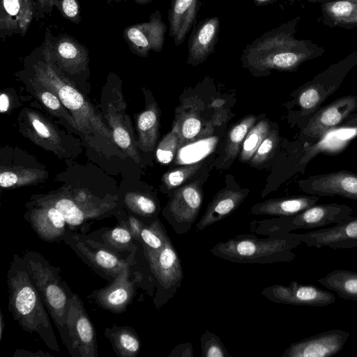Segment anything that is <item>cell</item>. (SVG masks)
Instances as JSON below:
<instances>
[{
  "mask_svg": "<svg viewBox=\"0 0 357 357\" xmlns=\"http://www.w3.org/2000/svg\"><path fill=\"white\" fill-rule=\"evenodd\" d=\"M300 20L296 16L247 45L241 58L243 66L258 74L272 70L294 72L302 63L321 56L324 47L311 40L294 38Z\"/></svg>",
  "mask_w": 357,
  "mask_h": 357,
  "instance_id": "1",
  "label": "cell"
},
{
  "mask_svg": "<svg viewBox=\"0 0 357 357\" xmlns=\"http://www.w3.org/2000/svg\"><path fill=\"white\" fill-rule=\"evenodd\" d=\"M8 310L22 330L36 333L46 346L60 351L49 312L38 291L32 283L26 263L14 255L7 274Z\"/></svg>",
  "mask_w": 357,
  "mask_h": 357,
  "instance_id": "2",
  "label": "cell"
},
{
  "mask_svg": "<svg viewBox=\"0 0 357 357\" xmlns=\"http://www.w3.org/2000/svg\"><path fill=\"white\" fill-rule=\"evenodd\" d=\"M22 257L26 263L31 280L67 348L69 344L67 318L74 292L61 277L59 269L52 266L40 253L26 250Z\"/></svg>",
  "mask_w": 357,
  "mask_h": 357,
  "instance_id": "3",
  "label": "cell"
},
{
  "mask_svg": "<svg viewBox=\"0 0 357 357\" xmlns=\"http://www.w3.org/2000/svg\"><path fill=\"white\" fill-rule=\"evenodd\" d=\"M301 242L290 233H276L267 239L252 235H239L221 242L211 250L215 256L241 264L290 262L296 255L291 251Z\"/></svg>",
  "mask_w": 357,
  "mask_h": 357,
  "instance_id": "4",
  "label": "cell"
},
{
  "mask_svg": "<svg viewBox=\"0 0 357 357\" xmlns=\"http://www.w3.org/2000/svg\"><path fill=\"white\" fill-rule=\"evenodd\" d=\"M356 65L357 51H354L329 66L294 92L295 104L298 109V114L303 121V127L325 100L339 89Z\"/></svg>",
  "mask_w": 357,
  "mask_h": 357,
  "instance_id": "5",
  "label": "cell"
},
{
  "mask_svg": "<svg viewBox=\"0 0 357 357\" xmlns=\"http://www.w3.org/2000/svg\"><path fill=\"white\" fill-rule=\"evenodd\" d=\"M63 241L91 268L102 277L114 279L127 265H132L135 254L124 258L101 242L92 238L70 231Z\"/></svg>",
  "mask_w": 357,
  "mask_h": 357,
  "instance_id": "6",
  "label": "cell"
},
{
  "mask_svg": "<svg viewBox=\"0 0 357 357\" xmlns=\"http://www.w3.org/2000/svg\"><path fill=\"white\" fill-rule=\"evenodd\" d=\"M68 353L73 357H98L96 333L82 301L73 293L67 318Z\"/></svg>",
  "mask_w": 357,
  "mask_h": 357,
  "instance_id": "7",
  "label": "cell"
},
{
  "mask_svg": "<svg viewBox=\"0 0 357 357\" xmlns=\"http://www.w3.org/2000/svg\"><path fill=\"white\" fill-rule=\"evenodd\" d=\"M353 213V209L345 204H316L297 214L279 218L274 227L276 233L319 228L337 224L350 218Z\"/></svg>",
  "mask_w": 357,
  "mask_h": 357,
  "instance_id": "8",
  "label": "cell"
},
{
  "mask_svg": "<svg viewBox=\"0 0 357 357\" xmlns=\"http://www.w3.org/2000/svg\"><path fill=\"white\" fill-rule=\"evenodd\" d=\"M202 201V191L197 181L174 192L168 203L165 217L178 235L184 234L191 229Z\"/></svg>",
  "mask_w": 357,
  "mask_h": 357,
  "instance_id": "9",
  "label": "cell"
},
{
  "mask_svg": "<svg viewBox=\"0 0 357 357\" xmlns=\"http://www.w3.org/2000/svg\"><path fill=\"white\" fill-rule=\"evenodd\" d=\"M167 30V26L162 21L160 12L155 10L148 22L126 26L123 31V37L133 54L146 57L151 51H162Z\"/></svg>",
  "mask_w": 357,
  "mask_h": 357,
  "instance_id": "10",
  "label": "cell"
},
{
  "mask_svg": "<svg viewBox=\"0 0 357 357\" xmlns=\"http://www.w3.org/2000/svg\"><path fill=\"white\" fill-rule=\"evenodd\" d=\"M356 110V96L340 97L317 110L302 128L301 133L310 140L321 139Z\"/></svg>",
  "mask_w": 357,
  "mask_h": 357,
  "instance_id": "11",
  "label": "cell"
},
{
  "mask_svg": "<svg viewBox=\"0 0 357 357\" xmlns=\"http://www.w3.org/2000/svg\"><path fill=\"white\" fill-rule=\"evenodd\" d=\"M261 294L269 301L281 304L324 307L335 303V295L314 285H304L292 281L288 285L274 284L263 289Z\"/></svg>",
  "mask_w": 357,
  "mask_h": 357,
  "instance_id": "12",
  "label": "cell"
},
{
  "mask_svg": "<svg viewBox=\"0 0 357 357\" xmlns=\"http://www.w3.org/2000/svg\"><path fill=\"white\" fill-rule=\"evenodd\" d=\"M301 189L308 195L340 196L357 202V174L340 170L312 175L299 181Z\"/></svg>",
  "mask_w": 357,
  "mask_h": 357,
  "instance_id": "13",
  "label": "cell"
},
{
  "mask_svg": "<svg viewBox=\"0 0 357 357\" xmlns=\"http://www.w3.org/2000/svg\"><path fill=\"white\" fill-rule=\"evenodd\" d=\"M350 333L331 329L291 343L282 357H331L344 347Z\"/></svg>",
  "mask_w": 357,
  "mask_h": 357,
  "instance_id": "14",
  "label": "cell"
},
{
  "mask_svg": "<svg viewBox=\"0 0 357 357\" xmlns=\"http://www.w3.org/2000/svg\"><path fill=\"white\" fill-rule=\"evenodd\" d=\"M307 247L349 249L357 247V217L351 216L335 226L305 234H291Z\"/></svg>",
  "mask_w": 357,
  "mask_h": 357,
  "instance_id": "15",
  "label": "cell"
},
{
  "mask_svg": "<svg viewBox=\"0 0 357 357\" xmlns=\"http://www.w3.org/2000/svg\"><path fill=\"white\" fill-rule=\"evenodd\" d=\"M130 266H126L110 284L93 291L88 298L112 313L124 312L135 296L137 281L130 279Z\"/></svg>",
  "mask_w": 357,
  "mask_h": 357,
  "instance_id": "16",
  "label": "cell"
},
{
  "mask_svg": "<svg viewBox=\"0 0 357 357\" xmlns=\"http://www.w3.org/2000/svg\"><path fill=\"white\" fill-rule=\"evenodd\" d=\"M45 31L49 37L51 57L59 68L73 73L85 70L89 51L84 45L67 33L54 36L49 27Z\"/></svg>",
  "mask_w": 357,
  "mask_h": 357,
  "instance_id": "17",
  "label": "cell"
},
{
  "mask_svg": "<svg viewBox=\"0 0 357 357\" xmlns=\"http://www.w3.org/2000/svg\"><path fill=\"white\" fill-rule=\"evenodd\" d=\"M33 230L43 241L52 243L63 241L70 231L61 212L53 204L38 202L25 214Z\"/></svg>",
  "mask_w": 357,
  "mask_h": 357,
  "instance_id": "18",
  "label": "cell"
},
{
  "mask_svg": "<svg viewBox=\"0 0 357 357\" xmlns=\"http://www.w3.org/2000/svg\"><path fill=\"white\" fill-rule=\"evenodd\" d=\"M144 255L151 272L162 289H169L180 284L183 278L182 266L169 236L160 251L144 252Z\"/></svg>",
  "mask_w": 357,
  "mask_h": 357,
  "instance_id": "19",
  "label": "cell"
},
{
  "mask_svg": "<svg viewBox=\"0 0 357 357\" xmlns=\"http://www.w3.org/2000/svg\"><path fill=\"white\" fill-rule=\"evenodd\" d=\"M220 29V19L207 17L199 22L190 36L187 63L197 66L215 51Z\"/></svg>",
  "mask_w": 357,
  "mask_h": 357,
  "instance_id": "20",
  "label": "cell"
},
{
  "mask_svg": "<svg viewBox=\"0 0 357 357\" xmlns=\"http://www.w3.org/2000/svg\"><path fill=\"white\" fill-rule=\"evenodd\" d=\"M200 6V0H171L168 12L169 36L174 45H181L192 28Z\"/></svg>",
  "mask_w": 357,
  "mask_h": 357,
  "instance_id": "21",
  "label": "cell"
},
{
  "mask_svg": "<svg viewBox=\"0 0 357 357\" xmlns=\"http://www.w3.org/2000/svg\"><path fill=\"white\" fill-rule=\"evenodd\" d=\"M248 195L244 190L224 189L214 197L205 213L196 225V231H202L233 213Z\"/></svg>",
  "mask_w": 357,
  "mask_h": 357,
  "instance_id": "22",
  "label": "cell"
},
{
  "mask_svg": "<svg viewBox=\"0 0 357 357\" xmlns=\"http://www.w3.org/2000/svg\"><path fill=\"white\" fill-rule=\"evenodd\" d=\"M319 196L309 195L268 199L256 204L252 213L280 217L290 216L317 204Z\"/></svg>",
  "mask_w": 357,
  "mask_h": 357,
  "instance_id": "23",
  "label": "cell"
},
{
  "mask_svg": "<svg viewBox=\"0 0 357 357\" xmlns=\"http://www.w3.org/2000/svg\"><path fill=\"white\" fill-rule=\"evenodd\" d=\"M321 22L329 28L354 29L357 27V3L349 0H324Z\"/></svg>",
  "mask_w": 357,
  "mask_h": 357,
  "instance_id": "24",
  "label": "cell"
},
{
  "mask_svg": "<svg viewBox=\"0 0 357 357\" xmlns=\"http://www.w3.org/2000/svg\"><path fill=\"white\" fill-rule=\"evenodd\" d=\"M105 335L112 344L113 350L119 357H136L141 349L140 339L136 331L130 326L115 324L106 328Z\"/></svg>",
  "mask_w": 357,
  "mask_h": 357,
  "instance_id": "25",
  "label": "cell"
},
{
  "mask_svg": "<svg viewBox=\"0 0 357 357\" xmlns=\"http://www.w3.org/2000/svg\"><path fill=\"white\" fill-rule=\"evenodd\" d=\"M317 282L344 300L357 301V272L336 269Z\"/></svg>",
  "mask_w": 357,
  "mask_h": 357,
  "instance_id": "26",
  "label": "cell"
},
{
  "mask_svg": "<svg viewBox=\"0 0 357 357\" xmlns=\"http://www.w3.org/2000/svg\"><path fill=\"white\" fill-rule=\"evenodd\" d=\"M202 121L197 109L191 105H183L178 110L173 127L176 128L179 136L178 148L188 144L197 137L201 136Z\"/></svg>",
  "mask_w": 357,
  "mask_h": 357,
  "instance_id": "27",
  "label": "cell"
},
{
  "mask_svg": "<svg viewBox=\"0 0 357 357\" xmlns=\"http://www.w3.org/2000/svg\"><path fill=\"white\" fill-rule=\"evenodd\" d=\"M99 232L98 241L110 249L118 252H135L137 242L132 234L126 220H121L118 225L110 229L100 230Z\"/></svg>",
  "mask_w": 357,
  "mask_h": 357,
  "instance_id": "28",
  "label": "cell"
},
{
  "mask_svg": "<svg viewBox=\"0 0 357 357\" xmlns=\"http://www.w3.org/2000/svg\"><path fill=\"white\" fill-rule=\"evenodd\" d=\"M22 6L20 0H0V40L20 35Z\"/></svg>",
  "mask_w": 357,
  "mask_h": 357,
  "instance_id": "29",
  "label": "cell"
},
{
  "mask_svg": "<svg viewBox=\"0 0 357 357\" xmlns=\"http://www.w3.org/2000/svg\"><path fill=\"white\" fill-rule=\"evenodd\" d=\"M168 235L160 220L155 219L149 225H144L140 231L139 243L144 252L155 253L165 245Z\"/></svg>",
  "mask_w": 357,
  "mask_h": 357,
  "instance_id": "30",
  "label": "cell"
},
{
  "mask_svg": "<svg viewBox=\"0 0 357 357\" xmlns=\"http://www.w3.org/2000/svg\"><path fill=\"white\" fill-rule=\"evenodd\" d=\"M137 126L143 146L148 150L153 149L158 129V112L155 107H151L140 114Z\"/></svg>",
  "mask_w": 357,
  "mask_h": 357,
  "instance_id": "31",
  "label": "cell"
},
{
  "mask_svg": "<svg viewBox=\"0 0 357 357\" xmlns=\"http://www.w3.org/2000/svg\"><path fill=\"white\" fill-rule=\"evenodd\" d=\"M255 121V116H249L242 119L231 129L225 146V161L234 159L236 156L242 142L250 130L254 126Z\"/></svg>",
  "mask_w": 357,
  "mask_h": 357,
  "instance_id": "32",
  "label": "cell"
},
{
  "mask_svg": "<svg viewBox=\"0 0 357 357\" xmlns=\"http://www.w3.org/2000/svg\"><path fill=\"white\" fill-rule=\"evenodd\" d=\"M270 131V125L266 120L257 123L247 134L240 155L242 162L251 160L257 149Z\"/></svg>",
  "mask_w": 357,
  "mask_h": 357,
  "instance_id": "33",
  "label": "cell"
},
{
  "mask_svg": "<svg viewBox=\"0 0 357 357\" xmlns=\"http://www.w3.org/2000/svg\"><path fill=\"white\" fill-rule=\"evenodd\" d=\"M126 203L132 213L144 218H152L157 214L158 206L150 197L141 194H131L126 198Z\"/></svg>",
  "mask_w": 357,
  "mask_h": 357,
  "instance_id": "34",
  "label": "cell"
},
{
  "mask_svg": "<svg viewBox=\"0 0 357 357\" xmlns=\"http://www.w3.org/2000/svg\"><path fill=\"white\" fill-rule=\"evenodd\" d=\"M179 136L175 128L167 133L161 140L156 150L158 160L164 165L170 163L178 149Z\"/></svg>",
  "mask_w": 357,
  "mask_h": 357,
  "instance_id": "35",
  "label": "cell"
},
{
  "mask_svg": "<svg viewBox=\"0 0 357 357\" xmlns=\"http://www.w3.org/2000/svg\"><path fill=\"white\" fill-rule=\"evenodd\" d=\"M202 162H194L172 169L163 176V181L169 189L175 188L190 178L200 168Z\"/></svg>",
  "mask_w": 357,
  "mask_h": 357,
  "instance_id": "36",
  "label": "cell"
},
{
  "mask_svg": "<svg viewBox=\"0 0 357 357\" xmlns=\"http://www.w3.org/2000/svg\"><path fill=\"white\" fill-rule=\"evenodd\" d=\"M279 141L278 132L270 130L264 139L250 161L252 165H260L266 162L273 154Z\"/></svg>",
  "mask_w": 357,
  "mask_h": 357,
  "instance_id": "37",
  "label": "cell"
},
{
  "mask_svg": "<svg viewBox=\"0 0 357 357\" xmlns=\"http://www.w3.org/2000/svg\"><path fill=\"white\" fill-rule=\"evenodd\" d=\"M202 357H226L229 354L220 338L211 332L206 331L201 337Z\"/></svg>",
  "mask_w": 357,
  "mask_h": 357,
  "instance_id": "38",
  "label": "cell"
},
{
  "mask_svg": "<svg viewBox=\"0 0 357 357\" xmlns=\"http://www.w3.org/2000/svg\"><path fill=\"white\" fill-rule=\"evenodd\" d=\"M59 96L63 104L73 111L80 110L84 105L82 96L70 85L63 84L59 89Z\"/></svg>",
  "mask_w": 357,
  "mask_h": 357,
  "instance_id": "39",
  "label": "cell"
},
{
  "mask_svg": "<svg viewBox=\"0 0 357 357\" xmlns=\"http://www.w3.org/2000/svg\"><path fill=\"white\" fill-rule=\"evenodd\" d=\"M53 2L54 7L63 18L73 23L80 22V6L78 0H53Z\"/></svg>",
  "mask_w": 357,
  "mask_h": 357,
  "instance_id": "40",
  "label": "cell"
},
{
  "mask_svg": "<svg viewBox=\"0 0 357 357\" xmlns=\"http://www.w3.org/2000/svg\"><path fill=\"white\" fill-rule=\"evenodd\" d=\"M20 1L22 6L20 35L24 37L34 19L35 4L34 0H20Z\"/></svg>",
  "mask_w": 357,
  "mask_h": 357,
  "instance_id": "41",
  "label": "cell"
},
{
  "mask_svg": "<svg viewBox=\"0 0 357 357\" xmlns=\"http://www.w3.org/2000/svg\"><path fill=\"white\" fill-rule=\"evenodd\" d=\"M34 20L39 21L52 13L54 5L53 0H34Z\"/></svg>",
  "mask_w": 357,
  "mask_h": 357,
  "instance_id": "42",
  "label": "cell"
},
{
  "mask_svg": "<svg viewBox=\"0 0 357 357\" xmlns=\"http://www.w3.org/2000/svg\"><path fill=\"white\" fill-rule=\"evenodd\" d=\"M114 142L123 149H127L130 145V138L128 132L121 127H116L113 130Z\"/></svg>",
  "mask_w": 357,
  "mask_h": 357,
  "instance_id": "43",
  "label": "cell"
},
{
  "mask_svg": "<svg viewBox=\"0 0 357 357\" xmlns=\"http://www.w3.org/2000/svg\"><path fill=\"white\" fill-rule=\"evenodd\" d=\"M126 221L135 241L139 243V240L140 231L145 223L132 215L128 216L126 218Z\"/></svg>",
  "mask_w": 357,
  "mask_h": 357,
  "instance_id": "44",
  "label": "cell"
},
{
  "mask_svg": "<svg viewBox=\"0 0 357 357\" xmlns=\"http://www.w3.org/2000/svg\"><path fill=\"white\" fill-rule=\"evenodd\" d=\"M18 180L17 175L12 172H4L0 174V185L9 188L15 185Z\"/></svg>",
  "mask_w": 357,
  "mask_h": 357,
  "instance_id": "45",
  "label": "cell"
},
{
  "mask_svg": "<svg viewBox=\"0 0 357 357\" xmlns=\"http://www.w3.org/2000/svg\"><path fill=\"white\" fill-rule=\"evenodd\" d=\"M43 102L50 109H57L60 107L58 98L50 92H44L41 96Z\"/></svg>",
  "mask_w": 357,
  "mask_h": 357,
  "instance_id": "46",
  "label": "cell"
},
{
  "mask_svg": "<svg viewBox=\"0 0 357 357\" xmlns=\"http://www.w3.org/2000/svg\"><path fill=\"white\" fill-rule=\"evenodd\" d=\"M32 125L37 133L43 137H50L51 132L48 127L38 119H33Z\"/></svg>",
  "mask_w": 357,
  "mask_h": 357,
  "instance_id": "47",
  "label": "cell"
},
{
  "mask_svg": "<svg viewBox=\"0 0 357 357\" xmlns=\"http://www.w3.org/2000/svg\"><path fill=\"white\" fill-rule=\"evenodd\" d=\"M14 357H45L53 356L48 353H45L40 350L36 352L26 351L24 349H16L13 355Z\"/></svg>",
  "mask_w": 357,
  "mask_h": 357,
  "instance_id": "48",
  "label": "cell"
},
{
  "mask_svg": "<svg viewBox=\"0 0 357 357\" xmlns=\"http://www.w3.org/2000/svg\"><path fill=\"white\" fill-rule=\"evenodd\" d=\"M9 107V99L6 94L2 93L0 96V112L3 113Z\"/></svg>",
  "mask_w": 357,
  "mask_h": 357,
  "instance_id": "49",
  "label": "cell"
},
{
  "mask_svg": "<svg viewBox=\"0 0 357 357\" xmlns=\"http://www.w3.org/2000/svg\"><path fill=\"white\" fill-rule=\"evenodd\" d=\"M130 1V0H107V3L109 5H111L114 3H118L121 1ZM135 1L136 3L139 5H145L151 3L153 0H132Z\"/></svg>",
  "mask_w": 357,
  "mask_h": 357,
  "instance_id": "50",
  "label": "cell"
},
{
  "mask_svg": "<svg viewBox=\"0 0 357 357\" xmlns=\"http://www.w3.org/2000/svg\"><path fill=\"white\" fill-rule=\"evenodd\" d=\"M5 327H6V325H5V322H4V319H3V316L2 312L1 311V313H0V340H1L3 337V331H4Z\"/></svg>",
  "mask_w": 357,
  "mask_h": 357,
  "instance_id": "51",
  "label": "cell"
},
{
  "mask_svg": "<svg viewBox=\"0 0 357 357\" xmlns=\"http://www.w3.org/2000/svg\"><path fill=\"white\" fill-rule=\"evenodd\" d=\"M257 4L266 3L271 2V0H254Z\"/></svg>",
  "mask_w": 357,
  "mask_h": 357,
  "instance_id": "52",
  "label": "cell"
},
{
  "mask_svg": "<svg viewBox=\"0 0 357 357\" xmlns=\"http://www.w3.org/2000/svg\"><path fill=\"white\" fill-rule=\"evenodd\" d=\"M298 1H307L310 3H321L324 0H298Z\"/></svg>",
  "mask_w": 357,
  "mask_h": 357,
  "instance_id": "53",
  "label": "cell"
},
{
  "mask_svg": "<svg viewBox=\"0 0 357 357\" xmlns=\"http://www.w3.org/2000/svg\"><path fill=\"white\" fill-rule=\"evenodd\" d=\"M349 1H354V2H356V3H357V0H349Z\"/></svg>",
  "mask_w": 357,
  "mask_h": 357,
  "instance_id": "54",
  "label": "cell"
}]
</instances>
